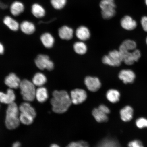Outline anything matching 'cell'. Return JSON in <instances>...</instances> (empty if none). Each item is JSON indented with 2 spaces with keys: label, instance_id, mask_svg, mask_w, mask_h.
Returning a JSON list of instances; mask_svg holds the SVG:
<instances>
[{
  "label": "cell",
  "instance_id": "cell-1",
  "mask_svg": "<svg viewBox=\"0 0 147 147\" xmlns=\"http://www.w3.org/2000/svg\"><path fill=\"white\" fill-rule=\"evenodd\" d=\"M51 103L55 113H62L67 111L72 102L67 92L56 90L53 92Z\"/></svg>",
  "mask_w": 147,
  "mask_h": 147
},
{
  "label": "cell",
  "instance_id": "cell-2",
  "mask_svg": "<svg viewBox=\"0 0 147 147\" xmlns=\"http://www.w3.org/2000/svg\"><path fill=\"white\" fill-rule=\"evenodd\" d=\"M19 109L15 102L8 105L6 111L5 124L8 129L13 130L17 128L20 123L18 117Z\"/></svg>",
  "mask_w": 147,
  "mask_h": 147
},
{
  "label": "cell",
  "instance_id": "cell-3",
  "mask_svg": "<svg viewBox=\"0 0 147 147\" xmlns=\"http://www.w3.org/2000/svg\"><path fill=\"white\" fill-rule=\"evenodd\" d=\"M21 93L23 100L27 102H32L36 98L35 86L27 79L21 81L20 86Z\"/></svg>",
  "mask_w": 147,
  "mask_h": 147
},
{
  "label": "cell",
  "instance_id": "cell-4",
  "mask_svg": "<svg viewBox=\"0 0 147 147\" xmlns=\"http://www.w3.org/2000/svg\"><path fill=\"white\" fill-rule=\"evenodd\" d=\"M100 6L102 17L105 19H110L115 16L116 5L114 0H102Z\"/></svg>",
  "mask_w": 147,
  "mask_h": 147
},
{
  "label": "cell",
  "instance_id": "cell-5",
  "mask_svg": "<svg viewBox=\"0 0 147 147\" xmlns=\"http://www.w3.org/2000/svg\"><path fill=\"white\" fill-rule=\"evenodd\" d=\"M103 63L113 67H118L123 62L122 54L119 51L113 50L110 51L108 55L102 59Z\"/></svg>",
  "mask_w": 147,
  "mask_h": 147
},
{
  "label": "cell",
  "instance_id": "cell-6",
  "mask_svg": "<svg viewBox=\"0 0 147 147\" xmlns=\"http://www.w3.org/2000/svg\"><path fill=\"white\" fill-rule=\"evenodd\" d=\"M35 63L38 68L41 70L47 69L51 71L54 68V63L47 55H38L35 60Z\"/></svg>",
  "mask_w": 147,
  "mask_h": 147
},
{
  "label": "cell",
  "instance_id": "cell-7",
  "mask_svg": "<svg viewBox=\"0 0 147 147\" xmlns=\"http://www.w3.org/2000/svg\"><path fill=\"white\" fill-rule=\"evenodd\" d=\"M121 53L122 55L123 62L127 65H131L138 61L141 56L140 51L136 49L131 51Z\"/></svg>",
  "mask_w": 147,
  "mask_h": 147
},
{
  "label": "cell",
  "instance_id": "cell-8",
  "mask_svg": "<svg viewBox=\"0 0 147 147\" xmlns=\"http://www.w3.org/2000/svg\"><path fill=\"white\" fill-rule=\"evenodd\" d=\"M87 98V94L84 90L77 89L71 92V102L75 104L82 103Z\"/></svg>",
  "mask_w": 147,
  "mask_h": 147
},
{
  "label": "cell",
  "instance_id": "cell-9",
  "mask_svg": "<svg viewBox=\"0 0 147 147\" xmlns=\"http://www.w3.org/2000/svg\"><path fill=\"white\" fill-rule=\"evenodd\" d=\"M84 83L88 89L92 92L98 91L101 86L100 80L96 77H86L84 80Z\"/></svg>",
  "mask_w": 147,
  "mask_h": 147
},
{
  "label": "cell",
  "instance_id": "cell-10",
  "mask_svg": "<svg viewBox=\"0 0 147 147\" xmlns=\"http://www.w3.org/2000/svg\"><path fill=\"white\" fill-rule=\"evenodd\" d=\"M119 78L125 84H131L134 82L136 75L130 69H123L119 73Z\"/></svg>",
  "mask_w": 147,
  "mask_h": 147
},
{
  "label": "cell",
  "instance_id": "cell-11",
  "mask_svg": "<svg viewBox=\"0 0 147 147\" xmlns=\"http://www.w3.org/2000/svg\"><path fill=\"white\" fill-rule=\"evenodd\" d=\"M21 81L17 75L11 73L5 78V83L10 89H16L19 88Z\"/></svg>",
  "mask_w": 147,
  "mask_h": 147
},
{
  "label": "cell",
  "instance_id": "cell-12",
  "mask_svg": "<svg viewBox=\"0 0 147 147\" xmlns=\"http://www.w3.org/2000/svg\"><path fill=\"white\" fill-rule=\"evenodd\" d=\"M25 8V5L23 3L18 1L12 2L9 8L11 14L14 16H18L22 14Z\"/></svg>",
  "mask_w": 147,
  "mask_h": 147
},
{
  "label": "cell",
  "instance_id": "cell-13",
  "mask_svg": "<svg viewBox=\"0 0 147 147\" xmlns=\"http://www.w3.org/2000/svg\"><path fill=\"white\" fill-rule=\"evenodd\" d=\"M16 98L15 93L13 89L9 88L6 93L0 92V102L2 103L10 104L14 102Z\"/></svg>",
  "mask_w": 147,
  "mask_h": 147
},
{
  "label": "cell",
  "instance_id": "cell-14",
  "mask_svg": "<svg viewBox=\"0 0 147 147\" xmlns=\"http://www.w3.org/2000/svg\"><path fill=\"white\" fill-rule=\"evenodd\" d=\"M121 24L123 28L127 30H132L137 26V22L131 16H124L121 21Z\"/></svg>",
  "mask_w": 147,
  "mask_h": 147
},
{
  "label": "cell",
  "instance_id": "cell-15",
  "mask_svg": "<svg viewBox=\"0 0 147 147\" xmlns=\"http://www.w3.org/2000/svg\"><path fill=\"white\" fill-rule=\"evenodd\" d=\"M31 12L32 15L36 18H41L45 16L46 11L43 5L38 3H34L31 7Z\"/></svg>",
  "mask_w": 147,
  "mask_h": 147
},
{
  "label": "cell",
  "instance_id": "cell-16",
  "mask_svg": "<svg viewBox=\"0 0 147 147\" xmlns=\"http://www.w3.org/2000/svg\"><path fill=\"white\" fill-rule=\"evenodd\" d=\"M3 23L11 30L16 32L20 28V24L16 20L9 16H5L3 20Z\"/></svg>",
  "mask_w": 147,
  "mask_h": 147
},
{
  "label": "cell",
  "instance_id": "cell-17",
  "mask_svg": "<svg viewBox=\"0 0 147 147\" xmlns=\"http://www.w3.org/2000/svg\"><path fill=\"white\" fill-rule=\"evenodd\" d=\"M73 29L67 26H63L61 27L58 30V34L62 39L69 40L73 37Z\"/></svg>",
  "mask_w": 147,
  "mask_h": 147
},
{
  "label": "cell",
  "instance_id": "cell-18",
  "mask_svg": "<svg viewBox=\"0 0 147 147\" xmlns=\"http://www.w3.org/2000/svg\"><path fill=\"white\" fill-rule=\"evenodd\" d=\"M20 28L22 32L26 34H32L36 31V26L32 22L25 20L20 24Z\"/></svg>",
  "mask_w": 147,
  "mask_h": 147
},
{
  "label": "cell",
  "instance_id": "cell-19",
  "mask_svg": "<svg viewBox=\"0 0 147 147\" xmlns=\"http://www.w3.org/2000/svg\"><path fill=\"white\" fill-rule=\"evenodd\" d=\"M120 116L121 119L125 122H128L133 118L134 110L131 107L129 106H125L120 110Z\"/></svg>",
  "mask_w": 147,
  "mask_h": 147
},
{
  "label": "cell",
  "instance_id": "cell-20",
  "mask_svg": "<svg viewBox=\"0 0 147 147\" xmlns=\"http://www.w3.org/2000/svg\"><path fill=\"white\" fill-rule=\"evenodd\" d=\"M75 34L77 37L82 41L87 40L90 36V32L89 29L84 26L78 28Z\"/></svg>",
  "mask_w": 147,
  "mask_h": 147
},
{
  "label": "cell",
  "instance_id": "cell-21",
  "mask_svg": "<svg viewBox=\"0 0 147 147\" xmlns=\"http://www.w3.org/2000/svg\"><path fill=\"white\" fill-rule=\"evenodd\" d=\"M137 47L136 42L131 40H127L123 42L119 47V51L121 52L131 51L136 49Z\"/></svg>",
  "mask_w": 147,
  "mask_h": 147
},
{
  "label": "cell",
  "instance_id": "cell-22",
  "mask_svg": "<svg viewBox=\"0 0 147 147\" xmlns=\"http://www.w3.org/2000/svg\"><path fill=\"white\" fill-rule=\"evenodd\" d=\"M40 39L42 44L47 48H51L54 45V38L50 33H44L42 35Z\"/></svg>",
  "mask_w": 147,
  "mask_h": 147
},
{
  "label": "cell",
  "instance_id": "cell-23",
  "mask_svg": "<svg viewBox=\"0 0 147 147\" xmlns=\"http://www.w3.org/2000/svg\"><path fill=\"white\" fill-rule=\"evenodd\" d=\"M36 98L40 103H43L47 101L48 98V93L47 89L43 86L38 87L36 89Z\"/></svg>",
  "mask_w": 147,
  "mask_h": 147
},
{
  "label": "cell",
  "instance_id": "cell-24",
  "mask_svg": "<svg viewBox=\"0 0 147 147\" xmlns=\"http://www.w3.org/2000/svg\"><path fill=\"white\" fill-rule=\"evenodd\" d=\"M21 113H25L32 116L34 118L36 117V113L34 108L28 102H24L19 107Z\"/></svg>",
  "mask_w": 147,
  "mask_h": 147
},
{
  "label": "cell",
  "instance_id": "cell-25",
  "mask_svg": "<svg viewBox=\"0 0 147 147\" xmlns=\"http://www.w3.org/2000/svg\"><path fill=\"white\" fill-rule=\"evenodd\" d=\"M47 78L43 74L38 72L34 75L32 79V82L35 86L42 87L47 82Z\"/></svg>",
  "mask_w": 147,
  "mask_h": 147
},
{
  "label": "cell",
  "instance_id": "cell-26",
  "mask_svg": "<svg viewBox=\"0 0 147 147\" xmlns=\"http://www.w3.org/2000/svg\"><path fill=\"white\" fill-rule=\"evenodd\" d=\"M92 115L97 122H106L108 120L107 114L99 109L98 108L93 109Z\"/></svg>",
  "mask_w": 147,
  "mask_h": 147
},
{
  "label": "cell",
  "instance_id": "cell-27",
  "mask_svg": "<svg viewBox=\"0 0 147 147\" xmlns=\"http://www.w3.org/2000/svg\"><path fill=\"white\" fill-rule=\"evenodd\" d=\"M106 97L109 102L115 103L119 101L120 94L117 90L110 89L107 92Z\"/></svg>",
  "mask_w": 147,
  "mask_h": 147
},
{
  "label": "cell",
  "instance_id": "cell-28",
  "mask_svg": "<svg viewBox=\"0 0 147 147\" xmlns=\"http://www.w3.org/2000/svg\"><path fill=\"white\" fill-rule=\"evenodd\" d=\"M73 48L75 52L79 55L85 54L87 51V45L82 41L76 42L74 45Z\"/></svg>",
  "mask_w": 147,
  "mask_h": 147
},
{
  "label": "cell",
  "instance_id": "cell-29",
  "mask_svg": "<svg viewBox=\"0 0 147 147\" xmlns=\"http://www.w3.org/2000/svg\"><path fill=\"white\" fill-rule=\"evenodd\" d=\"M97 147H121L117 141L113 139H107L101 142Z\"/></svg>",
  "mask_w": 147,
  "mask_h": 147
},
{
  "label": "cell",
  "instance_id": "cell-30",
  "mask_svg": "<svg viewBox=\"0 0 147 147\" xmlns=\"http://www.w3.org/2000/svg\"><path fill=\"white\" fill-rule=\"evenodd\" d=\"M34 117L32 116L23 113H20L19 119L20 123L24 125H29L34 121Z\"/></svg>",
  "mask_w": 147,
  "mask_h": 147
},
{
  "label": "cell",
  "instance_id": "cell-31",
  "mask_svg": "<svg viewBox=\"0 0 147 147\" xmlns=\"http://www.w3.org/2000/svg\"><path fill=\"white\" fill-rule=\"evenodd\" d=\"M67 3V0H50V3L53 8L57 10L63 9Z\"/></svg>",
  "mask_w": 147,
  "mask_h": 147
},
{
  "label": "cell",
  "instance_id": "cell-32",
  "mask_svg": "<svg viewBox=\"0 0 147 147\" xmlns=\"http://www.w3.org/2000/svg\"><path fill=\"white\" fill-rule=\"evenodd\" d=\"M136 126L138 128L142 129L147 128V119L143 117L138 118L136 121Z\"/></svg>",
  "mask_w": 147,
  "mask_h": 147
},
{
  "label": "cell",
  "instance_id": "cell-33",
  "mask_svg": "<svg viewBox=\"0 0 147 147\" xmlns=\"http://www.w3.org/2000/svg\"><path fill=\"white\" fill-rule=\"evenodd\" d=\"M128 147H144V146L141 141L138 140H135L129 143Z\"/></svg>",
  "mask_w": 147,
  "mask_h": 147
},
{
  "label": "cell",
  "instance_id": "cell-34",
  "mask_svg": "<svg viewBox=\"0 0 147 147\" xmlns=\"http://www.w3.org/2000/svg\"><path fill=\"white\" fill-rule=\"evenodd\" d=\"M141 23L142 28L145 32H147V16H144L141 20Z\"/></svg>",
  "mask_w": 147,
  "mask_h": 147
},
{
  "label": "cell",
  "instance_id": "cell-35",
  "mask_svg": "<svg viewBox=\"0 0 147 147\" xmlns=\"http://www.w3.org/2000/svg\"><path fill=\"white\" fill-rule=\"evenodd\" d=\"M99 109L102 110V111L104 112L107 114H108L110 113V110L109 108L107 106L104 105H101L99 106L98 108Z\"/></svg>",
  "mask_w": 147,
  "mask_h": 147
},
{
  "label": "cell",
  "instance_id": "cell-36",
  "mask_svg": "<svg viewBox=\"0 0 147 147\" xmlns=\"http://www.w3.org/2000/svg\"><path fill=\"white\" fill-rule=\"evenodd\" d=\"M67 147H83V146L79 141L78 142H71L68 145Z\"/></svg>",
  "mask_w": 147,
  "mask_h": 147
},
{
  "label": "cell",
  "instance_id": "cell-37",
  "mask_svg": "<svg viewBox=\"0 0 147 147\" xmlns=\"http://www.w3.org/2000/svg\"><path fill=\"white\" fill-rule=\"evenodd\" d=\"M7 8V5L3 3L0 0V8L2 9H5Z\"/></svg>",
  "mask_w": 147,
  "mask_h": 147
},
{
  "label": "cell",
  "instance_id": "cell-38",
  "mask_svg": "<svg viewBox=\"0 0 147 147\" xmlns=\"http://www.w3.org/2000/svg\"><path fill=\"white\" fill-rule=\"evenodd\" d=\"M80 142L83 147H89V145L87 142L83 141H80Z\"/></svg>",
  "mask_w": 147,
  "mask_h": 147
},
{
  "label": "cell",
  "instance_id": "cell-39",
  "mask_svg": "<svg viewBox=\"0 0 147 147\" xmlns=\"http://www.w3.org/2000/svg\"><path fill=\"white\" fill-rule=\"evenodd\" d=\"M4 52V47L3 45L0 43V55L3 54Z\"/></svg>",
  "mask_w": 147,
  "mask_h": 147
},
{
  "label": "cell",
  "instance_id": "cell-40",
  "mask_svg": "<svg viewBox=\"0 0 147 147\" xmlns=\"http://www.w3.org/2000/svg\"><path fill=\"white\" fill-rule=\"evenodd\" d=\"M21 144L19 142H16L13 143L12 145V147H20Z\"/></svg>",
  "mask_w": 147,
  "mask_h": 147
},
{
  "label": "cell",
  "instance_id": "cell-41",
  "mask_svg": "<svg viewBox=\"0 0 147 147\" xmlns=\"http://www.w3.org/2000/svg\"><path fill=\"white\" fill-rule=\"evenodd\" d=\"M50 147H60L58 145L56 144H53L51 145Z\"/></svg>",
  "mask_w": 147,
  "mask_h": 147
},
{
  "label": "cell",
  "instance_id": "cell-42",
  "mask_svg": "<svg viewBox=\"0 0 147 147\" xmlns=\"http://www.w3.org/2000/svg\"><path fill=\"white\" fill-rule=\"evenodd\" d=\"M145 3H146V4L147 6V0H145Z\"/></svg>",
  "mask_w": 147,
  "mask_h": 147
},
{
  "label": "cell",
  "instance_id": "cell-43",
  "mask_svg": "<svg viewBox=\"0 0 147 147\" xmlns=\"http://www.w3.org/2000/svg\"><path fill=\"white\" fill-rule=\"evenodd\" d=\"M146 43L147 45V38H146Z\"/></svg>",
  "mask_w": 147,
  "mask_h": 147
}]
</instances>
